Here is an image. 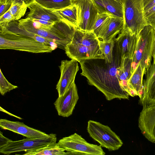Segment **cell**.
<instances>
[{
  "instance_id": "35",
  "label": "cell",
  "mask_w": 155,
  "mask_h": 155,
  "mask_svg": "<svg viewBox=\"0 0 155 155\" xmlns=\"http://www.w3.org/2000/svg\"><path fill=\"white\" fill-rule=\"evenodd\" d=\"M0 111H2V112H5V113L8 114L10 115V116L15 117H16V118H18L19 119H22V118H21L20 117H18V116H16L15 115L13 114H12L11 113H10L8 112L7 111L5 110H4L3 108H2L1 107H0Z\"/></svg>"
},
{
  "instance_id": "4",
  "label": "cell",
  "mask_w": 155,
  "mask_h": 155,
  "mask_svg": "<svg viewBox=\"0 0 155 155\" xmlns=\"http://www.w3.org/2000/svg\"><path fill=\"white\" fill-rule=\"evenodd\" d=\"M155 29L147 25L138 35L136 48L132 57V72L140 63L144 74L151 65L152 50Z\"/></svg>"
},
{
  "instance_id": "30",
  "label": "cell",
  "mask_w": 155,
  "mask_h": 155,
  "mask_svg": "<svg viewBox=\"0 0 155 155\" xmlns=\"http://www.w3.org/2000/svg\"><path fill=\"white\" fill-rule=\"evenodd\" d=\"M145 16L147 25L155 29V5L145 12Z\"/></svg>"
},
{
  "instance_id": "17",
  "label": "cell",
  "mask_w": 155,
  "mask_h": 155,
  "mask_svg": "<svg viewBox=\"0 0 155 155\" xmlns=\"http://www.w3.org/2000/svg\"><path fill=\"white\" fill-rule=\"evenodd\" d=\"M124 28L123 18L110 15L107 22L99 33L97 37L104 41L113 40Z\"/></svg>"
},
{
  "instance_id": "18",
  "label": "cell",
  "mask_w": 155,
  "mask_h": 155,
  "mask_svg": "<svg viewBox=\"0 0 155 155\" xmlns=\"http://www.w3.org/2000/svg\"><path fill=\"white\" fill-rule=\"evenodd\" d=\"M27 6L29 11L26 18L53 23L61 20L54 11L45 8L35 1Z\"/></svg>"
},
{
  "instance_id": "7",
  "label": "cell",
  "mask_w": 155,
  "mask_h": 155,
  "mask_svg": "<svg viewBox=\"0 0 155 155\" xmlns=\"http://www.w3.org/2000/svg\"><path fill=\"white\" fill-rule=\"evenodd\" d=\"M58 143L68 152V155H104L102 147L87 142L82 137L75 133L60 140Z\"/></svg>"
},
{
  "instance_id": "22",
  "label": "cell",
  "mask_w": 155,
  "mask_h": 155,
  "mask_svg": "<svg viewBox=\"0 0 155 155\" xmlns=\"http://www.w3.org/2000/svg\"><path fill=\"white\" fill-rule=\"evenodd\" d=\"M132 58H123L122 64L118 75V80L121 87L128 94L129 90L127 86V82L132 73Z\"/></svg>"
},
{
  "instance_id": "21",
  "label": "cell",
  "mask_w": 155,
  "mask_h": 155,
  "mask_svg": "<svg viewBox=\"0 0 155 155\" xmlns=\"http://www.w3.org/2000/svg\"><path fill=\"white\" fill-rule=\"evenodd\" d=\"M71 43L88 47H99V39L93 30L87 31L76 28Z\"/></svg>"
},
{
  "instance_id": "20",
  "label": "cell",
  "mask_w": 155,
  "mask_h": 155,
  "mask_svg": "<svg viewBox=\"0 0 155 155\" xmlns=\"http://www.w3.org/2000/svg\"><path fill=\"white\" fill-rule=\"evenodd\" d=\"M99 13H106L123 19V5L115 0H93Z\"/></svg>"
},
{
  "instance_id": "19",
  "label": "cell",
  "mask_w": 155,
  "mask_h": 155,
  "mask_svg": "<svg viewBox=\"0 0 155 155\" xmlns=\"http://www.w3.org/2000/svg\"><path fill=\"white\" fill-rule=\"evenodd\" d=\"M144 74L142 67L139 63L127 82L129 96L132 97L138 96L140 98L141 97L143 88V77Z\"/></svg>"
},
{
  "instance_id": "31",
  "label": "cell",
  "mask_w": 155,
  "mask_h": 155,
  "mask_svg": "<svg viewBox=\"0 0 155 155\" xmlns=\"http://www.w3.org/2000/svg\"><path fill=\"white\" fill-rule=\"evenodd\" d=\"M13 21H15V20L11 14L9 9L0 16V25H4Z\"/></svg>"
},
{
  "instance_id": "9",
  "label": "cell",
  "mask_w": 155,
  "mask_h": 155,
  "mask_svg": "<svg viewBox=\"0 0 155 155\" xmlns=\"http://www.w3.org/2000/svg\"><path fill=\"white\" fill-rule=\"evenodd\" d=\"M72 4L77 9L78 22V29L92 30L99 13L93 0H72Z\"/></svg>"
},
{
  "instance_id": "6",
  "label": "cell",
  "mask_w": 155,
  "mask_h": 155,
  "mask_svg": "<svg viewBox=\"0 0 155 155\" xmlns=\"http://www.w3.org/2000/svg\"><path fill=\"white\" fill-rule=\"evenodd\" d=\"M87 129L91 137L109 151L117 150L123 145L119 137L107 125L90 120L88 121Z\"/></svg>"
},
{
  "instance_id": "8",
  "label": "cell",
  "mask_w": 155,
  "mask_h": 155,
  "mask_svg": "<svg viewBox=\"0 0 155 155\" xmlns=\"http://www.w3.org/2000/svg\"><path fill=\"white\" fill-rule=\"evenodd\" d=\"M57 140L56 135L53 133L44 138L26 137L17 141L11 140L6 144L0 147V153L8 155L17 152L31 150L56 143Z\"/></svg>"
},
{
  "instance_id": "11",
  "label": "cell",
  "mask_w": 155,
  "mask_h": 155,
  "mask_svg": "<svg viewBox=\"0 0 155 155\" xmlns=\"http://www.w3.org/2000/svg\"><path fill=\"white\" fill-rule=\"evenodd\" d=\"M76 85L74 82L61 97H58L54 103L58 114L63 117L71 115L79 99Z\"/></svg>"
},
{
  "instance_id": "2",
  "label": "cell",
  "mask_w": 155,
  "mask_h": 155,
  "mask_svg": "<svg viewBox=\"0 0 155 155\" xmlns=\"http://www.w3.org/2000/svg\"><path fill=\"white\" fill-rule=\"evenodd\" d=\"M18 21L21 27L54 42L58 47L64 50L66 46L72 41L76 29L62 20L55 22L49 28H42L37 21L29 18Z\"/></svg>"
},
{
  "instance_id": "10",
  "label": "cell",
  "mask_w": 155,
  "mask_h": 155,
  "mask_svg": "<svg viewBox=\"0 0 155 155\" xmlns=\"http://www.w3.org/2000/svg\"><path fill=\"white\" fill-rule=\"evenodd\" d=\"M78 62L74 59L61 61L59 66L60 77L56 86L58 97L63 95L74 82L77 73L79 70Z\"/></svg>"
},
{
  "instance_id": "37",
  "label": "cell",
  "mask_w": 155,
  "mask_h": 155,
  "mask_svg": "<svg viewBox=\"0 0 155 155\" xmlns=\"http://www.w3.org/2000/svg\"><path fill=\"white\" fill-rule=\"evenodd\" d=\"M8 0H0V2L3 3H6Z\"/></svg>"
},
{
  "instance_id": "23",
  "label": "cell",
  "mask_w": 155,
  "mask_h": 155,
  "mask_svg": "<svg viewBox=\"0 0 155 155\" xmlns=\"http://www.w3.org/2000/svg\"><path fill=\"white\" fill-rule=\"evenodd\" d=\"M64 148L60 146L58 143L49 145L37 149L25 151L24 155H68Z\"/></svg>"
},
{
  "instance_id": "15",
  "label": "cell",
  "mask_w": 155,
  "mask_h": 155,
  "mask_svg": "<svg viewBox=\"0 0 155 155\" xmlns=\"http://www.w3.org/2000/svg\"><path fill=\"white\" fill-rule=\"evenodd\" d=\"M145 74L143 91L139 101L143 106L155 104V62L151 64Z\"/></svg>"
},
{
  "instance_id": "27",
  "label": "cell",
  "mask_w": 155,
  "mask_h": 155,
  "mask_svg": "<svg viewBox=\"0 0 155 155\" xmlns=\"http://www.w3.org/2000/svg\"><path fill=\"white\" fill-rule=\"evenodd\" d=\"M99 45L106 61L108 63L111 62L113 59L114 39L109 41H104L99 39Z\"/></svg>"
},
{
  "instance_id": "28",
  "label": "cell",
  "mask_w": 155,
  "mask_h": 155,
  "mask_svg": "<svg viewBox=\"0 0 155 155\" xmlns=\"http://www.w3.org/2000/svg\"><path fill=\"white\" fill-rule=\"evenodd\" d=\"M111 15L106 13H99L92 28L95 34L97 37L99 32L107 22Z\"/></svg>"
},
{
  "instance_id": "24",
  "label": "cell",
  "mask_w": 155,
  "mask_h": 155,
  "mask_svg": "<svg viewBox=\"0 0 155 155\" xmlns=\"http://www.w3.org/2000/svg\"><path fill=\"white\" fill-rule=\"evenodd\" d=\"M63 20L76 28L78 26L77 9L72 4L66 8L59 10L53 11Z\"/></svg>"
},
{
  "instance_id": "29",
  "label": "cell",
  "mask_w": 155,
  "mask_h": 155,
  "mask_svg": "<svg viewBox=\"0 0 155 155\" xmlns=\"http://www.w3.org/2000/svg\"><path fill=\"white\" fill-rule=\"evenodd\" d=\"M18 87L10 83L4 75L0 69V92L3 96L8 92Z\"/></svg>"
},
{
  "instance_id": "34",
  "label": "cell",
  "mask_w": 155,
  "mask_h": 155,
  "mask_svg": "<svg viewBox=\"0 0 155 155\" xmlns=\"http://www.w3.org/2000/svg\"><path fill=\"white\" fill-rule=\"evenodd\" d=\"M10 139L4 137L3 133L0 132V147H2L6 144L10 140Z\"/></svg>"
},
{
  "instance_id": "13",
  "label": "cell",
  "mask_w": 155,
  "mask_h": 155,
  "mask_svg": "<svg viewBox=\"0 0 155 155\" xmlns=\"http://www.w3.org/2000/svg\"><path fill=\"white\" fill-rule=\"evenodd\" d=\"M64 50L68 57L79 62L85 59H104L99 47H88L70 43L66 46Z\"/></svg>"
},
{
  "instance_id": "26",
  "label": "cell",
  "mask_w": 155,
  "mask_h": 155,
  "mask_svg": "<svg viewBox=\"0 0 155 155\" xmlns=\"http://www.w3.org/2000/svg\"><path fill=\"white\" fill-rule=\"evenodd\" d=\"M28 8L27 5L21 0L12 1L10 12L15 20H18L25 14Z\"/></svg>"
},
{
  "instance_id": "25",
  "label": "cell",
  "mask_w": 155,
  "mask_h": 155,
  "mask_svg": "<svg viewBox=\"0 0 155 155\" xmlns=\"http://www.w3.org/2000/svg\"><path fill=\"white\" fill-rule=\"evenodd\" d=\"M72 0H35L41 5L48 9L57 10L72 5Z\"/></svg>"
},
{
  "instance_id": "38",
  "label": "cell",
  "mask_w": 155,
  "mask_h": 155,
  "mask_svg": "<svg viewBox=\"0 0 155 155\" xmlns=\"http://www.w3.org/2000/svg\"><path fill=\"white\" fill-rule=\"evenodd\" d=\"M115 0L122 3V0Z\"/></svg>"
},
{
  "instance_id": "3",
  "label": "cell",
  "mask_w": 155,
  "mask_h": 155,
  "mask_svg": "<svg viewBox=\"0 0 155 155\" xmlns=\"http://www.w3.org/2000/svg\"><path fill=\"white\" fill-rule=\"evenodd\" d=\"M0 49L34 53H51L54 50L49 45L26 36L10 33L0 34Z\"/></svg>"
},
{
  "instance_id": "16",
  "label": "cell",
  "mask_w": 155,
  "mask_h": 155,
  "mask_svg": "<svg viewBox=\"0 0 155 155\" xmlns=\"http://www.w3.org/2000/svg\"><path fill=\"white\" fill-rule=\"evenodd\" d=\"M138 36L127 28H124L116 38L123 58H132Z\"/></svg>"
},
{
  "instance_id": "5",
  "label": "cell",
  "mask_w": 155,
  "mask_h": 155,
  "mask_svg": "<svg viewBox=\"0 0 155 155\" xmlns=\"http://www.w3.org/2000/svg\"><path fill=\"white\" fill-rule=\"evenodd\" d=\"M124 28L138 36L148 25L145 16L143 0H122Z\"/></svg>"
},
{
  "instance_id": "33",
  "label": "cell",
  "mask_w": 155,
  "mask_h": 155,
  "mask_svg": "<svg viewBox=\"0 0 155 155\" xmlns=\"http://www.w3.org/2000/svg\"><path fill=\"white\" fill-rule=\"evenodd\" d=\"M145 12L155 5V0H143Z\"/></svg>"
},
{
  "instance_id": "36",
  "label": "cell",
  "mask_w": 155,
  "mask_h": 155,
  "mask_svg": "<svg viewBox=\"0 0 155 155\" xmlns=\"http://www.w3.org/2000/svg\"><path fill=\"white\" fill-rule=\"evenodd\" d=\"M12 1L14 0H12ZM23 2L25 3L27 5L30 4L33 2L35 1V0H21Z\"/></svg>"
},
{
  "instance_id": "1",
  "label": "cell",
  "mask_w": 155,
  "mask_h": 155,
  "mask_svg": "<svg viewBox=\"0 0 155 155\" xmlns=\"http://www.w3.org/2000/svg\"><path fill=\"white\" fill-rule=\"evenodd\" d=\"M112 62L108 63L104 59L83 60L79 63L81 75L86 77L88 84L96 87L109 101L114 99H129V95L121 87L118 74L123 58L116 38Z\"/></svg>"
},
{
  "instance_id": "32",
  "label": "cell",
  "mask_w": 155,
  "mask_h": 155,
  "mask_svg": "<svg viewBox=\"0 0 155 155\" xmlns=\"http://www.w3.org/2000/svg\"><path fill=\"white\" fill-rule=\"evenodd\" d=\"M12 3V0H8L6 3L0 2V16H2L10 9Z\"/></svg>"
},
{
  "instance_id": "14",
  "label": "cell",
  "mask_w": 155,
  "mask_h": 155,
  "mask_svg": "<svg viewBox=\"0 0 155 155\" xmlns=\"http://www.w3.org/2000/svg\"><path fill=\"white\" fill-rule=\"evenodd\" d=\"M0 127L3 129L9 130L27 138H44L50 136V134L29 127L23 122L12 121L6 119H0Z\"/></svg>"
},
{
  "instance_id": "12",
  "label": "cell",
  "mask_w": 155,
  "mask_h": 155,
  "mask_svg": "<svg viewBox=\"0 0 155 155\" xmlns=\"http://www.w3.org/2000/svg\"><path fill=\"white\" fill-rule=\"evenodd\" d=\"M138 126L145 138L155 143V104L143 106L138 117Z\"/></svg>"
}]
</instances>
